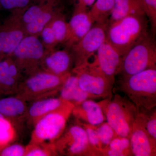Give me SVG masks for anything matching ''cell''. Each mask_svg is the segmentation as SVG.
Segmentation results:
<instances>
[{
	"label": "cell",
	"instance_id": "21",
	"mask_svg": "<svg viewBox=\"0 0 156 156\" xmlns=\"http://www.w3.org/2000/svg\"><path fill=\"white\" fill-rule=\"evenodd\" d=\"M27 107L25 101L16 95L0 98V113L7 119L26 115Z\"/></svg>",
	"mask_w": 156,
	"mask_h": 156
},
{
	"label": "cell",
	"instance_id": "2",
	"mask_svg": "<svg viewBox=\"0 0 156 156\" xmlns=\"http://www.w3.org/2000/svg\"><path fill=\"white\" fill-rule=\"evenodd\" d=\"M119 89L134 104L138 112L156 108V68L122 77Z\"/></svg>",
	"mask_w": 156,
	"mask_h": 156
},
{
	"label": "cell",
	"instance_id": "25",
	"mask_svg": "<svg viewBox=\"0 0 156 156\" xmlns=\"http://www.w3.org/2000/svg\"><path fill=\"white\" fill-rule=\"evenodd\" d=\"M54 144H30L25 147L24 156H56Z\"/></svg>",
	"mask_w": 156,
	"mask_h": 156
},
{
	"label": "cell",
	"instance_id": "20",
	"mask_svg": "<svg viewBox=\"0 0 156 156\" xmlns=\"http://www.w3.org/2000/svg\"><path fill=\"white\" fill-rule=\"evenodd\" d=\"M134 14H145L141 0H115L108 24Z\"/></svg>",
	"mask_w": 156,
	"mask_h": 156
},
{
	"label": "cell",
	"instance_id": "3",
	"mask_svg": "<svg viewBox=\"0 0 156 156\" xmlns=\"http://www.w3.org/2000/svg\"><path fill=\"white\" fill-rule=\"evenodd\" d=\"M71 72L57 75L44 71L40 70L28 76L18 84L15 93L16 96L27 101L54 95L59 89Z\"/></svg>",
	"mask_w": 156,
	"mask_h": 156
},
{
	"label": "cell",
	"instance_id": "30",
	"mask_svg": "<svg viewBox=\"0 0 156 156\" xmlns=\"http://www.w3.org/2000/svg\"><path fill=\"white\" fill-rule=\"evenodd\" d=\"M145 14L150 21L154 34L156 30V0H141Z\"/></svg>",
	"mask_w": 156,
	"mask_h": 156
},
{
	"label": "cell",
	"instance_id": "16",
	"mask_svg": "<svg viewBox=\"0 0 156 156\" xmlns=\"http://www.w3.org/2000/svg\"><path fill=\"white\" fill-rule=\"evenodd\" d=\"M74 106L60 97H48L32 101L27 107L26 116L29 122L34 125L42 117L52 112Z\"/></svg>",
	"mask_w": 156,
	"mask_h": 156
},
{
	"label": "cell",
	"instance_id": "34",
	"mask_svg": "<svg viewBox=\"0 0 156 156\" xmlns=\"http://www.w3.org/2000/svg\"><path fill=\"white\" fill-rule=\"evenodd\" d=\"M77 5L87 8L88 6L92 5L95 0H76Z\"/></svg>",
	"mask_w": 156,
	"mask_h": 156
},
{
	"label": "cell",
	"instance_id": "28",
	"mask_svg": "<svg viewBox=\"0 0 156 156\" xmlns=\"http://www.w3.org/2000/svg\"><path fill=\"white\" fill-rule=\"evenodd\" d=\"M138 112L142 113L144 123L148 133L153 139L156 140V108L150 111Z\"/></svg>",
	"mask_w": 156,
	"mask_h": 156
},
{
	"label": "cell",
	"instance_id": "5",
	"mask_svg": "<svg viewBox=\"0 0 156 156\" xmlns=\"http://www.w3.org/2000/svg\"><path fill=\"white\" fill-rule=\"evenodd\" d=\"M153 68H156V42L148 34L123 56L119 74L128 76Z\"/></svg>",
	"mask_w": 156,
	"mask_h": 156
},
{
	"label": "cell",
	"instance_id": "27",
	"mask_svg": "<svg viewBox=\"0 0 156 156\" xmlns=\"http://www.w3.org/2000/svg\"><path fill=\"white\" fill-rule=\"evenodd\" d=\"M15 137V131L12 124L7 118L0 120V144L10 142Z\"/></svg>",
	"mask_w": 156,
	"mask_h": 156
},
{
	"label": "cell",
	"instance_id": "7",
	"mask_svg": "<svg viewBox=\"0 0 156 156\" xmlns=\"http://www.w3.org/2000/svg\"><path fill=\"white\" fill-rule=\"evenodd\" d=\"M77 77L78 83L81 89L85 92L103 99H111L115 80L110 79L101 71L94 62L72 70Z\"/></svg>",
	"mask_w": 156,
	"mask_h": 156
},
{
	"label": "cell",
	"instance_id": "24",
	"mask_svg": "<svg viewBox=\"0 0 156 156\" xmlns=\"http://www.w3.org/2000/svg\"><path fill=\"white\" fill-rule=\"evenodd\" d=\"M48 23L53 30L56 44H64L68 34V24L62 12L56 14Z\"/></svg>",
	"mask_w": 156,
	"mask_h": 156
},
{
	"label": "cell",
	"instance_id": "17",
	"mask_svg": "<svg viewBox=\"0 0 156 156\" xmlns=\"http://www.w3.org/2000/svg\"><path fill=\"white\" fill-rule=\"evenodd\" d=\"M76 120L93 126H97L106 121L103 100L95 102L89 99L74 107L72 114Z\"/></svg>",
	"mask_w": 156,
	"mask_h": 156
},
{
	"label": "cell",
	"instance_id": "11",
	"mask_svg": "<svg viewBox=\"0 0 156 156\" xmlns=\"http://www.w3.org/2000/svg\"><path fill=\"white\" fill-rule=\"evenodd\" d=\"M24 11H13L12 14L0 24V56L2 58L11 56L27 35L21 20V15Z\"/></svg>",
	"mask_w": 156,
	"mask_h": 156
},
{
	"label": "cell",
	"instance_id": "26",
	"mask_svg": "<svg viewBox=\"0 0 156 156\" xmlns=\"http://www.w3.org/2000/svg\"><path fill=\"white\" fill-rule=\"evenodd\" d=\"M96 128L101 150L107 147L112 140L118 136L114 129L106 121L96 126Z\"/></svg>",
	"mask_w": 156,
	"mask_h": 156
},
{
	"label": "cell",
	"instance_id": "33",
	"mask_svg": "<svg viewBox=\"0 0 156 156\" xmlns=\"http://www.w3.org/2000/svg\"><path fill=\"white\" fill-rule=\"evenodd\" d=\"M25 147L19 144H13L3 148L0 151L1 156H23Z\"/></svg>",
	"mask_w": 156,
	"mask_h": 156
},
{
	"label": "cell",
	"instance_id": "15",
	"mask_svg": "<svg viewBox=\"0 0 156 156\" xmlns=\"http://www.w3.org/2000/svg\"><path fill=\"white\" fill-rule=\"evenodd\" d=\"M73 64V59L69 50L46 49L40 68L41 70L62 75L70 73Z\"/></svg>",
	"mask_w": 156,
	"mask_h": 156
},
{
	"label": "cell",
	"instance_id": "12",
	"mask_svg": "<svg viewBox=\"0 0 156 156\" xmlns=\"http://www.w3.org/2000/svg\"><path fill=\"white\" fill-rule=\"evenodd\" d=\"M130 140L133 156H156V140L150 135L146 129L141 112H138Z\"/></svg>",
	"mask_w": 156,
	"mask_h": 156
},
{
	"label": "cell",
	"instance_id": "19",
	"mask_svg": "<svg viewBox=\"0 0 156 156\" xmlns=\"http://www.w3.org/2000/svg\"><path fill=\"white\" fill-rule=\"evenodd\" d=\"M59 92V97L72 104L74 106L87 99L99 98L81 89L78 84L77 77L72 73L62 86Z\"/></svg>",
	"mask_w": 156,
	"mask_h": 156
},
{
	"label": "cell",
	"instance_id": "9",
	"mask_svg": "<svg viewBox=\"0 0 156 156\" xmlns=\"http://www.w3.org/2000/svg\"><path fill=\"white\" fill-rule=\"evenodd\" d=\"M73 108L52 112L42 117L34 125L30 144L55 142L65 130Z\"/></svg>",
	"mask_w": 156,
	"mask_h": 156
},
{
	"label": "cell",
	"instance_id": "23",
	"mask_svg": "<svg viewBox=\"0 0 156 156\" xmlns=\"http://www.w3.org/2000/svg\"><path fill=\"white\" fill-rule=\"evenodd\" d=\"M114 2L115 0H96L89 11V15L94 23L108 24Z\"/></svg>",
	"mask_w": 156,
	"mask_h": 156
},
{
	"label": "cell",
	"instance_id": "36",
	"mask_svg": "<svg viewBox=\"0 0 156 156\" xmlns=\"http://www.w3.org/2000/svg\"><path fill=\"white\" fill-rule=\"evenodd\" d=\"M3 58H2V57H1V56H0V61H1V60H2V59H3Z\"/></svg>",
	"mask_w": 156,
	"mask_h": 156
},
{
	"label": "cell",
	"instance_id": "8",
	"mask_svg": "<svg viewBox=\"0 0 156 156\" xmlns=\"http://www.w3.org/2000/svg\"><path fill=\"white\" fill-rule=\"evenodd\" d=\"M46 49L36 36H26L13 51L10 57L21 73L29 76L41 70L42 59Z\"/></svg>",
	"mask_w": 156,
	"mask_h": 156
},
{
	"label": "cell",
	"instance_id": "10",
	"mask_svg": "<svg viewBox=\"0 0 156 156\" xmlns=\"http://www.w3.org/2000/svg\"><path fill=\"white\" fill-rule=\"evenodd\" d=\"M108 24L95 23L79 41L70 48L74 67L87 64L90 57L106 41Z\"/></svg>",
	"mask_w": 156,
	"mask_h": 156
},
{
	"label": "cell",
	"instance_id": "22",
	"mask_svg": "<svg viewBox=\"0 0 156 156\" xmlns=\"http://www.w3.org/2000/svg\"><path fill=\"white\" fill-rule=\"evenodd\" d=\"M103 156H133L131 151L130 138L117 136L107 147L101 151Z\"/></svg>",
	"mask_w": 156,
	"mask_h": 156
},
{
	"label": "cell",
	"instance_id": "1",
	"mask_svg": "<svg viewBox=\"0 0 156 156\" xmlns=\"http://www.w3.org/2000/svg\"><path fill=\"white\" fill-rule=\"evenodd\" d=\"M145 15L131 14L108 24L106 41L123 56L148 34Z\"/></svg>",
	"mask_w": 156,
	"mask_h": 156
},
{
	"label": "cell",
	"instance_id": "29",
	"mask_svg": "<svg viewBox=\"0 0 156 156\" xmlns=\"http://www.w3.org/2000/svg\"><path fill=\"white\" fill-rule=\"evenodd\" d=\"M76 123L80 124L85 129L90 145L95 150L99 151L101 153V145L96 131V126L81 122L77 120H76Z\"/></svg>",
	"mask_w": 156,
	"mask_h": 156
},
{
	"label": "cell",
	"instance_id": "13",
	"mask_svg": "<svg viewBox=\"0 0 156 156\" xmlns=\"http://www.w3.org/2000/svg\"><path fill=\"white\" fill-rule=\"evenodd\" d=\"M96 53L94 64L104 74L115 80V76L119 74L123 56L106 41Z\"/></svg>",
	"mask_w": 156,
	"mask_h": 156
},
{
	"label": "cell",
	"instance_id": "14",
	"mask_svg": "<svg viewBox=\"0 0 156 156\" xmlns=\"http://www.w3.org/2000/svg\"><path fill=\"white\" fill-rule=\"evenodd\" d=\"M94 22L89 15L87 8L76 4L74 12L68 24V34L64 44L69 50L79 41L92 27Z\"/></svg>",
	"mask_w": 156,
	"mask_h": 156
},
{
	"label": "cell",
	"instance_id": "6",
	"mask_svg": "<svg viewBox=\"0 0 156 156\" xmlns=\"http://www.w3.org/2000/svg\"><path fill=\"white\" fill-rule=\"evenodd\" d=\"M53 144L58 155L102 156L90 145L85 129L77 123L65 129Z\"/></svg>",
	"mask_w": 156,
	"mask_h": 156
},
{
	"label": "cell",
	"instance_id": "4",
	"mask_svg": "<svg viewBox=\"0 0 156 156\" xmlns=\"http://www.w3.org/2000/svg\"><path fill=\"white\" fill-rule=\"evenodd\" d=\"M106 121L118 136L130 138L138 111L126 96L115 94L111 99H105Z\"/></svg>",
	"mask_w": 156,
	"mask_h": 156
},
{
	"label": "cell",
	"instance_id": "18",
	"mask_svg": "<svg viewBox=\"0 0 156 156\" xmlns=\"http://www.w3.org/2000/svg\"><path fill=\"white\" fill-rule=\"evenodd\" d=\"M62 0H49L47 7L34 20L24 25L27 34L38 37L45 26L62 11Z\"/></svg>",
	"mask_w": 156,
	"mask_h": 156
},
{
	"label": "cell",
	"instance_id": "31",
	"mask_svg": "<svg viewBox=\"0 0 156 156\" xmlns=\"http://www.w3.org/2000/svg\"><path fill=\"white\" fill-rule=\"evenodd\" d=\"M32 0H0V8L12 11L25 10Z\"/></svg>",
	"mask_w": 156,
	"mask_h": 156
},
{
	"label": "cell",
	"instance_id": "32",
	"mask_svg": "<svg viewBox=\"0 0 156 156\" xmlns=\"http://www.w3.org/2000/svg\"><path fill=\"white\" fill-rule=\"evenodd\" d=\"M41 36L43 40V45L47 50L53 49L56 44L55 37L53 34V30L49 23H48L43 29Z\"/></svg>",
	"mask_w": 156,
	"mask_h": 156
},
{
	"label": "cell",
	"instance_id": "35",
	"mask_svg": "<svg viewBox=\"0 0 156 156\" xmlns=\"http://www.w3.org/2000/svg\"><path fill=\"white\" fill-rule=\"evenodd\" d=\"M5 118V117L2 114L0 113V120L2 119H4Z\"/></svg>",
	"mask_w": 156,
	"mask_h": 156
}]
</instances>
